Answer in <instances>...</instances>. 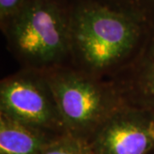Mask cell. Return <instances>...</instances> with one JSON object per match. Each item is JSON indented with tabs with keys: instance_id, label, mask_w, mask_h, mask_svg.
I'll return each instance as SVG.
<instances>
[{
	"instance_id": "1",
	"label": "cell",
	"mask_w": 154,
	"mask_h": 154,
	"mask_svg": "<svg viewBox=\"0 0 154 154\" xmlns=\"http://www.w3.org/2000/svg\"><path fill=\"white\" fill-rule=\"evenodd\" d=\"M70 57L94 76L131 61L151 28L122 11L91 0H69Z\"/></svg>"
},
{
	"instance_id": "2",
	"label": "cell",
	"mask_w": 154,
	"mask_h": 154,
	"mask_svg": "<svg viewBox=\"0 0 154 154\" xmlns=\"http://www.w3.org/2000/svg\"><path fill=\"white\" fill-rule=\"evenodd\" d=\"M1 28L12 51L30 69L63 67L70 57L69 0H28Z\"/></svg>"
},
{
	"instance_id": "3",
	"label": "cell",
	"mask_w": 154,
	"mask_h": 154,
	"mask_svg": "<svg viewBox=\"0 0 154 154\" xmlns=\"http://www.w3.org/2000/svg\"><path fill=\"white\" fill-rule=\"evenodd\" d=\"M44 72L66 134L89 140L104 122L127 105L113 82L59 67Z\"/></svg>"
},
{
	"instance_id": "4",
	"label": "cell",
	"mask_w": 154,
	"mask_h": 154,
	"mask_svg": "<svg viewBox=\"0 0 154 154\" xmlns=\"http://www.w3.org/2000/svg\"><path fill=\"white\" fill-rule=\"evenodd\" d=\"M0 113L46 131L66 134L43 71L29 69L2 81Z\"/></svg>"
},
{
	"instance_id": "5",
	"label": "cell",
	"mask_w": 154,
	"mask_h": 154,
	"mask_svg": "<svg viewBox=\"0 0 154 154\" xmlns=\"http://www.w3.org/2000/svg\"><path fill=\"white\" fill-rule=\"evenodd\" d=\"M88 141L93 154H152L154 112L127 104L106 119Z\"/></svg>"
},
{
	"instance_id": "6",
	"label": "cell",
	"mask_w": 154,
	"mask_h": 154,
	"mask_svg": "<svg viewBox=\"0 0 154 154\" xmlns=\"http://www.w3.org/2000/svg\"><path fill=\"white\" fill-rule=\"evenodd\" d=\"M128 67V77L112 82L127 104L154 112V29Z\"/></svg>"
},
{
	"instance_id": "7",
	"label": "cell",
	"mask_w": 154,
	"mask_h": 154,
	"mask_svg": "<svg viewBox=\"0 0 154 154\" xmlns=\"http://www.w3.org/2000/svg\"><path fill=\"white\" fill-rule=\"evenodd\" d=\"M56 137L0 113V154H42Z\"/></svg>"
},
{
	"instance_id": "8",
	"label": "cell",
	"mask_w": 154,
	"mask_h": 154,
	"mask_svg": "<svg viewBox=\"0 0 154 154\" xmlns=\"http://www.w3.org/2000/svg\"><path fill=\"white\" fill-rule=\"evenodd\" d=\"M122 11L154 29V0H91Z\"/></svg>"
},
{
	"instance_id": "9",
	"label": "cell",
	"mask_w": 154,
	"mask_h": 154,
	"mask_svg": "<svg viewBox=\"0 0 154 154\" xmlns=\"http://www.w3.org/2000/svg\"><path fill=\"white\" fill-rule=\"evenodd\" d=\"M42 154H93L89 141L69 134L57 135Z\"/></svg>"
},
{
	"instance_id": "10",
	"label": "cell",
	"mask_w": 154,
	"mask_h": 154,
	"mask_svg": "<svg viewBox=\"0 0 154 154\" xmlns=\"http://www.w3.org/2000/svg\"><path fill=\"white\" fill-rule=\"evenodd\" d=\"M28 0H0V22L3 26Z\"/></svg>"
}]
</instances>
